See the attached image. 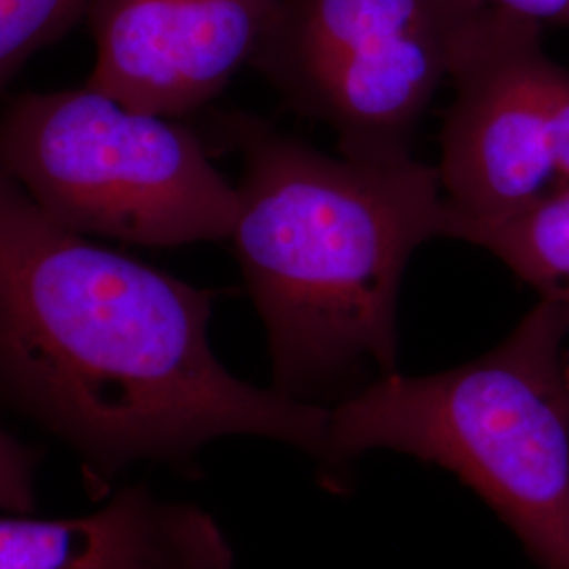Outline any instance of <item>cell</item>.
Segmentation results:
<instances>
[{
	"mask_svg": "<svg viewBox=\"0 0 569 569\" xmlns=\"http://www.w3.org/2000/svg\"><path fill=\"white\" fill-rule=\"evenodd\" d=\"M213 296L56 222L0 164V406L60 437L87 488L152 460L190 472L249 435L329 462V407L232 376Z\"/></svg>",
	"mask_w": 569,
	"mask_h": 569,
	"instance_id": "6da1fadb",
	"label": "cell"
},
{
	"mask_svg": "<svg viewBox=\"0 0 569 569\" xmlns=\"http://www.w3.org/2000/svg\"><path fill=\"white\" fill-rule=\"evenodd\" d=\"M220 131L243 159L230 241L268 333L272 388L321 406L397 373L403 274L446 228L437 167L327 157L243 112Z\"/></svg>",
	"mask_w": 569,
	"mask_h": 569,
	"instance_id": "7a4b0ae2",
	"label": "cell"
},
{
	"mask_svg": "<svg viewBox=\"0 0 569 569\" xmlns=\"http://www.w3.org/2000/svg\"><path fill=\"white\" fill-rule=\"evenodd\" d=\"M569 302L540 298L496 348L432 376L390 373L329 407L326 475L390 449L477 491L542 569H569Z\"/></svg>",
	"mask_w": 569,
	"mask_h": 569,
	"instance_id": "3957f363",
	"label": "cell"
},
{
	"mask_svg": "<svg viewBox=\"0 0 569 569\" xmlns=\"http://www.w3.org/2000/svg\"><path fill=\"white\" fill-rule=\"evenodd\" d=\"M0 164L56 222L146 247L224 241L237 188L182 122L84 84L26 93L0 114Z\"/></svg>",
	"mask_w": 569,
	"mask_h": 569,
	"instance_id": "277c9868",
	"label": "cell"
},
{
	"mask_svg": "<svg viewBox=\"0 0 569 569\" xmlns=\"http://www.w3.org/2000/svg\"><path fill=\"white\" fill-rule=\"evenodd\" d=\"M488 0H279L253 60L284 103L327 124L342 157L397 161L460 32Z\"/></svg>",
	"mask_w": 569,
	"mask_h": 569,
	"instance_id": "5b68a950",
	"label": "cell"
},
{
	"mask_svg": "<svg viewBox=\"0 0 569 569\" xmlns=\"http://www.w3.org/2000/svg\"><path fill=\"white\" fill-rule=\"evenodd\" d=\"M563 66L542 47V26L486 4L451 51L453 102L437 164L446 228L509 220L559 190L557 87Z\"/></svg>",
	"mask_w": 569,
	"mask_h": 569,
	"instance_id": "8992f818",
	"label": "cell"
},
{
	"mask_svg": "<svg viewBox=\"0 0 569 569\" xmlns=\"http://www.w3.org/2000/svg\"><path fill=\"white\" fill-rule=\"evenodd\" d=\"M279 0H93L87 84L136 110L182 119L251 66Z\"/></svg>",
	"mask_w": 569,
	"mask_h": 569,
	"instance_id": "52a82bcc",
	"label": "cell"
},
{
	"mask_svg": "<svg viewBox=\"0 0 569 569\" xmlns=\"http://www.w3.org/2000/svg\"><path fill=\"white\" fill-rule=\"evenodd\" d=\"M218 523L143 486L74 519L0 517V569H232Z\"/></svg>",
	"mask_w": 569,
	"mask_h": 569,
	"instance_id": "ba28073f",
	"label": "cell"
},
{
	"mask_svg": "<svg viewBox=\"0 0 569 569\" xmlns=\"http://www.w3.org/2000/svg\"><path fill=\"white\" fill-rule=\"evenodd\" d=\"M448 239L488 249L542 298L569 302V188L493 224H456Z\"/></svg>",
	"mask_w": 569,
	"mask_h": 569,
	"instance_id": "9c48e42d",
	"label": "cell"
},
{
	"mask_svg": "<svg viewBox=\"0 0 569 569\" xmlns=\"http://www.w3.org/2000/svg\"><path fill=\"white\" fill-rule=\"evenodd\" d=\"M93 0H0V96L21 66L87 18Z\"/></svg>",
	"mask_w": 569,
	"mask_h": 569,
	"instance_id": "30bf717a",
	"label": "cell"
},
{
	"mask_svg": "<svg viewBox=\"0 0 569 569\" xmlns=\"http://www.w3.org/2000/svg\"><path fill=\"white\" fill-rule=\"evenodd\" d=\"M37 449L23 446L4 428H0V512L28 515L37 509Z\"/></svg>",
	"mask_w": 569,
	"mask_h": 569,
	"instance_id": "8fae6325",
	"label": "cell"
},
{
	"mask_svg": "<svg viewBox=\"0 0 569 569\" xmlns=\"http://www.w3.org/2000/svg\"><path fill=\"white\" fill-rule=\"evenodd\" d=\"M489 4L536 21L538 26L569 28V0H488Z\"/></svg>",
	"mask_w": 569,
	"mask_h": 569,
	"instance_id": "7c38bea8",
	"label": "cell"
}]
</instances>
